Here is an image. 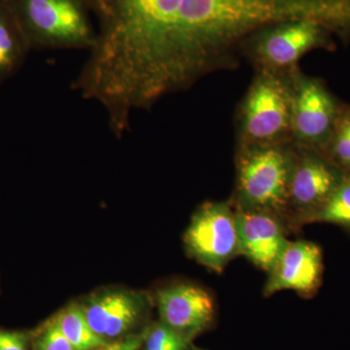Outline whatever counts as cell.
Instances as JSON below:
<instances>
[{
  "instance_id": "obj_1",
  "label": "cell",
  "mask_w": 350,
  "mask_h": 350,
  "mask_svg": "<svg viewBox=\"0 0 350 350\" xmlns=\"http://www.w3.org/2000/svg\"><path fill=\"white\" fill-rule=\"evenodd\" d=\"M296 159L292 142L239 144L236 190L230 200L232 206L275 214L288 226V199Z\"/></svg>"
},
{
  "instance_id": "obj_2",
  "label": "cell",
  "mask_w": 350,
  "mask_h": 350,
  "mask_svg": "<svg viewBox=\"0 0 350 350\" xmlns=\"http://www.w3.org/2000/svg\"><path fill=\"white\" fill-rule=\"evenodd\" d=\"M238 116L239 144L291 142V68L258 69Z\"/></svg>"
},
{
  "instance_id": "obj_3",
  "label": "cell",
  "mask_w": 350,
  "mask_h": 350,
  "mask_svg": "<svg viewBox=\"0 0 350 350\" xmlns=\"http://www.w3.org/2000/svg\"><path fill=\"white\" fill-rule=\"evenodd\" d=\"M29 48L91 49L96 40L85 0H6Z\"/></svg>"
},
{
  "instance_id": "obj_4",
  "label": "cell",
  "mask_w": 350,
  "mask_h": 350,
  "mask_svg": "<svg viewBox=\"0 0 350 350\" xmlns=\"http://www.w3.org/2000/svg\"><path fill=\"white\" fill-rule=\"evenodd\" d=\"M291 142L297 148L325 154L342 105L319 79L291 68Z\"/></svg>"
},
{
  "instance_id": "obj_5",
  "label": "cell",
  "mask_w": 350,
  "mask_h": 350,
  "mask_svg": "<svg viewBox=\"0 0 350 350\" xmlns=\"http://www.w3.org/2000/svg\"><path fill=\"white\" fill-rule=\"evenodd\" d=\"M186 250L206 268L220 273L241 256L236 213L231 200L207 202L193 215L184 234Z\"/></svg>"
},
{
  "instance_id": "obj_6",
  "label": "cell",
  "mask_w": 350,
  "mask_h": 350,
  "mask_svg": "<svg viewBox=\"0 0 350 350\" xmlns=\"http://www.w3.org/2000/svg\"><path fill=\"white\" fill-rule=\"evenodd\" d=\"M330 32L314 20L288 21L253 34L250 42L246 41V53L258 69L288 70L310 51L330 47Z\"/></svg>"
},
{
  "instance_id": "obj_7",
  "label": "cell",
  "mask_w": 350,
  "mask_h": 350,
  "mask_svg": "<svg viewBox=\"0 0 350 350\" xmlns=\"http://www.w3.org/2000/svg\"><path fill=\"white\" fill-rule=\"evenodd\" d=\"M296 149L287 207V223L291 232L310 224V219L328 202L347 174L325 154Z\"/></svg>"
},
{
  "instance_id": "obj_8",
  "label": "cell",
  "mask_w": 350,
  "mask_h": 350,
  "mask_svg": "<svg viewBox=\"0 0 350 350\" xmlns=\"http://www.w3.org/2000/svg\"><path fill=\"white\" fill-rule=\"evenodd\" d=\"M161 322L193 340L213 326L215 301L208 290L191 282H177L157 291Z\"/></svg>"
},
{
  "instance_id": "obj_9",
  "label": "cell",
  "mask_w": 350,
  "mask_h": 350,
  "mask_svg": "<svg viewBox=\"0 0 350 350\" xmlns=\"http://www.w3.org/2000/svg\"><path fill=\"white\" fill-rule=\"evenodd\" d=\"M268 275L265 296L283 290H293L304 298H310L319 291L322 282L321 248L312 241H289Z\"/></svg>"
},
{
  "instance_id": "obj_10",
  "label": "cell",
  "mask_w": 350,
  "mask_h": 350,
  "mask_svg": "<svg viewBox=\"0 0 350 350\" xmlns=\"http://www.w3.org/2000/svg\"><path fill=\"white\" fill-rule=\"evenodd\" d=\"M241 255L269 273L286 247L289 227L267 211L234 207Z\"/></svg>"
},
{
  "instance_id": "obj_11",
  "label": "cell",
  "mask_w": 350,
  "mask_h": 350,
  "mask_svg": "<svg viewBox=\"0 0 350 350\" xmlns=\"http://www.w3.org/2000/svg\"><path fill=\"white\" fill-rule=\"evenodd\" d=\"M149 297L125 288L100 290L81 304L94 333L116 338L126 333L139 321L148 308Z\"/></svg>"
},
{
  "instance_id": "obj_12",
  "label": "cell",
  "mask_w": 350,
  "mask_h": 350,
  "mask_svg": "<svg viewBox=\"0 0 350 350\" xmlns=\"http://www.w3.org/2000/svg\"><path fill=\"white\" fill-rule=\"evenodd\" d=\"M29 49L6 0H0V81L18 69Z\"/></svg>"
},
{
  "instance_id": "obj_13",
  "label": "cell",
  "mask_w": 350,
  "mask_h": 350,
  "mask_svg": "<svg viewBox=\"0 0 350 350\" xmlns=\"http://www.w3.org/2000/svg\"><path fill=\"white\" fill-rule=\"evenodd\" d=\"M54 319L75 350H94L107 345L105 338L90 326L81 304H70L55 315Z\"/></svg>"
},
{
  "instance_id": "obj_14",
  "label": "cell",
  "mask_w": 350,
  "mask_h": 350,
  "mask_svg": "<svg viewBox=\"0 0 350 350\" xmlns=\"http://www.w3.org/2000/svg\"><path fill=\"white\" fill-rule=\"evenodd\" d=\"M310 223H331L350 231V174H345L337 190L312 216Z\"/></svg>"
},
{
  "instance_id": "obj_15",
  "label": "cell",
  "mask_w": 350,
  "mask_h": 350,
  "mask_svg": "<svg viewBox=\"0 0 350 350\" xmlns=\"http://www.w3.org/2000/svg\"><path fill=\"white\" fill-rule=\"evenodd\" d=\"M325 155L345 174H350V107H340Z\"/></svg>"
},
{
  "instance_id": "obj_16",
  "label": "cell",
  "mask_w": 350,
  "mask_h": 350,
  "mask_svg": "<svg viewBox=\"0 0 350 350\" xmlns=\"http://www.w3.org/2000/svg\"><path fill=\"white\" fill-rule=\"evenodd\" d=\"M38 350H75L55 319H51L36 342Z\"/></svg>"
},
{
  "instance_id": "obj_17",
  "label": "cell",
  "mask_w": 350,
  "mask_h": 350,
  "mask_svg": "<svg viewBox=\"0 0 350 350\" xmlns=\"http://www.w3.org/2000/svg\"><path fill=\"white\" fill-rule=\"evenodd\" d=\"M182 337L184 336L160 322L152 327L150 330L147 331L146 337H145L146 350L162 349L163 347H167Z\"/></svg>"
},
{
  "instance_id": "obj_18",
  "label": "cell",
  "mask_w": 350,
  "mask_h": 350,
  "mask_svg": "<svg viewBox=\"0 0 350 350\" xmlns=\"http://www.w3.org/2000/svg\"><path fill=\"white\" fill-rule=\"evenodd\" d=\"M0 350H27V337L19 332L0 331Z\"/></svg>"
},
{
  "instance_id": "obj_19",
  "label": "cell",
  "mask_w": 350,
  "mask_h": 350,
  "mask_svg": "<svg viewBox=\"0 0 350 350\" xmlns=\"http://www.w3.org/2000/svg\"><path fill=\"white\" fill-rule=\"evenodd\" d=\"M146 333L133 335L122 342L109 345L110 350H138L145 340Z\"/></svg>"
},
{
  "instance_id": "obj_20",
  "label": "cell",
  "mask_w": 350,
  "mask_h": 350,
  "mask_svg": "<svg viewBox=\"0 0 350 350\" xmlns=\"http://www.w3.org/2000/svg\"><path fill=\"white\" fill-rule=\"evenodd\" d=\"M191 342H192V340H190V338L182 337L160 350H186L191 345Z\"/></svg>"
},
{
  "instance_id": "obj_21",
  "label": "cell",
  "mask_w": 350,
  "mask_h": 350,
  "mask_svg": "<svg viewBox=\"0 0 350 350\" xmlns=\"http://www.w3.org/2000/svg\"><path fill=\"white\" fill-rule=\"evenodd\" d=\"M94 350H110L109 345H105V347H101L100 349H96Z\"/></svg>"
},
{
  "instance_id": "obj_22",
  "label": "cell",
  "mask_w": 350,
  "mask_h": 350,
  "mask_svg": "<svg viewBox=\"0 0 350 350\" xmlns=\"http://www.w3.org/2000/svg\"><path fill=\"white\" fill-rule=\"evenodd\" d=\"M196 349V350H202V349Z\"/></svg>"
}]
</instances>
